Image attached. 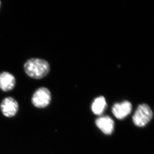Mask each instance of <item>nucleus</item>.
<instances>
[{"mask_svg":"<svg viewBox=\"0 0 154 154\" xmlns=\"http://www.w3.org/2000/svg\"><path fill=\"white\" fill-rule=\"evenodd\" d=\"M23 68L28 76L35 79L43 78L50 71V64L41 59H30L25 63Z\"/></svg>","mask_w":154,"mask_h":154,"instance_id":"obj_1","label":"nucleus"},{"mask_svg":"<svg viewBox=\"0 0 154 154\" xmlns=\"http://www.w3.org/2000/svg\"><path fill=\"white\" fill-rule=\"evenodd\" d=\"M153 113L148 105H140L133 117V121L136 126L142 127L147 125L153 118Z\"/></svg>","mask_w":154,"mask_h":154,"instance_id":"obj_2","label":"nucleus"},{"mask_svg":"<svg viewBox=\"0 0 154 154\" xmlns=\"http://www.w3.org/2000/svg\"><path fill=\"white\" fill-rule=\"evenodd\" d=\"M51 94L48 89L41 87L35 91L32 98V105L36 108H44L50 104Z\"/></svg>","mask_w":154,"mask_h":154,"instance_id":"obj_3","label":"nucleus"},{"mask_svg":"<svg viewBox=\"0 0 154 154\" xmlns=\"http://www.w3.org/2000/svg\"><path fill=\"white\" fill-rule=\"evenodd\" d=\"M0 108L3 115L8 118L15 116L19 110V104L13 97L5 98L2 102Z\"/></svg>","mask_w":154,"mask_h":154,"instance_id":"obj_4","label":"nucleus"},{"mask_svg":"<svg viewBox=\"0 0 154 154\" xmlns=\"http://www.w3.org/2000/svg\"><path fill=\"white\" fill-rule=\"evenodd\" d=\"M132 109V106L129 101H124L121 103H116L112 107V113L118 119H123L129 115Z\"/></svg>","mask_w":154,"mask_h":154,"instance_id":"obj_5","label":"nucleus"},{"mask_svg":"<svg viewBox=\"0 0 154 154\" xmlns=\"http://www.w3.org/2000/svg\"><path fill=\"white\" fill-rule=\"evenodd\" d=\"M98 128L106 135L112 134L114 129V122L109 116L101 117L95 121Z\"/></svg>","mask_w":154,"mask_h":154,"instance_id":"obj_6","label":"nucleus"},{"mask_svg":"<svg viewBox=\"0 0 154 154\" xmlns=\"http://www.w3.org/2000/svg\"><path fill=\"white\" fill-rule=\"evenodd\" d=\"M16 78L14 75L7 72L0 74V89L4 92H9L15 87Z\"/></svg>","mask_w":154,"mask_h":154,"instance_id":"obj_7","label":"nucleus"},{"mask_svg":"<svg viewBox=\"0 0 154 154\" xmlns=\"http://www.w3.org/2000/svg\"><path fill=\"white\" fill-rule=\"evenodd\" d=\"M106 106L105 99L103 96H100L95 99L92 104V111L95 115H101L105 110Z\"/></svg>","mask_w":154,"mask_h":154,"instance_id":"obj_8","label":"nucleus"},{"mask_svg":"<svg viewBox=\"0 0 154 154\" xmlns=\"http://www.w3.org/2000/svg\"><path fill=\"white\" fill-rule=\"evenodd\" d=\"M0 7H1V1H0Z\"/></svg>","mask_w":154,"mask_h":154,"instance_id":"obj_9","label":"nucleus"}]
</instances>
